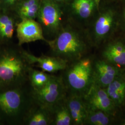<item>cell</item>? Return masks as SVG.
Masks as SVG:
<instances>
[{"label":"cell","mask_w":125,"mask_h":125,"mask_svg":"<svg viewBox=\"0 0 125 125\" xmlns=\"http://www.w3.org/2000/svg\"><path fill=\"white\" fill-rule=\"evenodd\" d=\"M46 43L51 56L68 63L94 52L86 29L67 20L56 37Z\"/></svg>","instance_id":"6da1fadb"},{"label":"cell","mask_w":125,"mask_h":125,"mask_svg":"<svg viewBox=\"0 0 125 125\" xmlns=\"http://www.w3.org/2000/svg\"><path fill=\"white\" fill-rule=\"evenodd\" d=\"M118 0H99L98 9L86 30L94 52L117 34Z\"/></svg>","instance_id":"7a4b0ae2"},{"label":"cell","mask_w":125,"mask_h":125,"mask_svg":"<svg viewBox=\"0 0 125 125\" xmlns=\"http://www.w3.org/2000/svg\"><path fill=\"white\" fill-rule=\"evenodd\" d=\"M33 90L29 81L17 87L0 91V113L13 124L23 125L34 103Z\"/></svg>","instance_id":"3957f363"},{"label":"cell","mask_w":125,"mask_h":125,"mask_svg":"<svg viewBox=\"0 0 125 125\" xmlns=\"http://www.w3.org/2000/svg\"><path fill=\"white\" fill-rule=\"evenodd\" d=\"M23 49L19 46L13 49L0 52V85L4 88L23 85L28 80L29 69L33 66L23 53Z\"/></svg>","instance_id":"277c9868"},{"label":"cell","mask_w":125,"mask_h":125,"mask_svg":"<svg viewBox=\"0 0 125 125\" xmlns=\"http://www.w3.org/2000/svg\"><path fill=\"white\" fill-rule=\"evenodd\" d=\"M94 52L69 63L60 72L67 93L84 97L93 84Z\"/></svg>","instance_id":"5b68a950"},{"label":"cell","mask_w":125,"mask_h":125,"mask_svg":"<svg viewBox=\"0 0 125 125\" xmlns=\"http://www.w3.org/2000/svg\"><path fill=\"white\" fill-rule=\"evenodd\" d=\"M66 20L64 7L52 0H41L36 21L40 24L46 40L54 39Z\"/></svg>","instance_id":"8992f818"},{"label":"cell","mask_w":125,"mask_h":125,"mask_svg":"<svg viewBox=\"0 0 125 125\" xmlns=\"http://www.w3.org/2000/svg\"><path fill=\"white\" fill-rule=\"evenodd\" d=\"M99 0H70L64 7L68 21L86 29L98 9Z\"/></svg>","instance_id":"52a82bcc"},{"label":"cell","mask_w":125,"mask_h":125,"mask_svg":"<svg viewBox=\"0 0 125 125\" xmlns=\"http://www.w3.org/2000/svg\"><path fill=\"white\" fill-rule=\"evenodd\" d=\"M32 90L34 102L52 110L57 103L66 97L67 94L61 76L53 74L49 81L43 87Z\"/></svg>","instance_id":"ba28073f"},{"label":"cell","mask_w":125,"mask_h":125,"mask_svg":"<svg viewBox=\"0 0 125 125\" xmlns=\"http://www.w3.org/2000/svg\"><path fill=\"white\" fill-rule=\"evenodd\" d=\"M94 52L99 58L121 69H125L124 38L116 34Z\"/></svg>","instance_id":"9c48e42d"},{"label":"cell","mask_w":125,"mask_h":125,"mask_svg":"<svg viewBox=\"0 0 125 125\" xmlns=\"http://www.w3.org/2000/svg\"><path fill=\"white\" fill-rule=\"evenodd\" d=\"M123 70L99 58L95 54L93 62V84L105 89Z\"/></svg>","instance_id":"30bf717a"},{"label":"cell","mask_w":125,"mask_h":125,"mask_svg":"<svg viewBox=\"0 0 125 125\" xmlns=\"http://www.w3.org/2000/svg\"><path fill=\"white\" fill-rule=\"evenodd\" d=\"M83 98L88 109L100 110L116 115V108L105 88L93 84Z\"/></svg>","instance_id":"8fae6325"},{"label":"cell","mask_w":125,"mask_h":125,"mask_svg":"<svg viewBox=\"0 0 125 125\" xmlns=\"http://www.w3.org/2000/svg\"><path fill=\"white\" fill-rule=\"evenodd\" d=\"M16 31L19 46L39 40L46 43L47 42L43 35L40 24L35 20H21L17 24Z\"/></svg>","instance_id":"7c38bea8"},{"label":"cell","mask_w":125,"mask_h":125,"mask_svg":"<svg viewBox=\"0 0 125 125\" xmlns=\"http://www.w3.org/2000/svg\"><path fill=\"white\" fill-rule=\"evenodd\" d=\"M23 53L31 65L33 66L35 64L42 71L50 74L62 71L68 64V62L62 59L51 55H42L37 57L24 49Z\"/></svg>","instance_id":"4fadbf2b"},{"label":"cell","mask_w":125,"mask_h":125,"mask_svg":"<svg viewBox=\"0 0 125 125\" xmlns=\"http://www.w3.org/2000/svg\"><path fill=\"white\" fill-rule=\"evenodd\" d=\"M65 102L72 117V125H85L88 110L83 97L67 93Z\"/></svg>","instance_id":"5bb4252c"},{"label":"cell","mask_w":125,"mask_h":125,"mask_svg":"<svg viewBox=\"0 0 125 125\" xmlns=\"http://www.w3.org/2000/svg\"><path fill=\"white\" fill-rule=\"evenodd\" d=\"M123 69L120 74L105 88L116 108L117 113L125 104V74Z\"/></svg>","instance_id":"9a60e30c"},{"label":"cell","mask_w":125,"mask_h":125,"mask_svg":"<svg viewBox=\"0 0 125 125\" xmlns=\"http://www.w3.org/2000/svg\"><path fill=\"white\" fill-rule=\"evenodd\" d=\"M53 120L52 110L34 102L23 125H52Z\"/></svg>","instance_id":"2e32d148"},{"label":"cell","mask_w":125,"mask_h":125,"mask_svg":"<svg viewBox=\"0 0 125 125\" xmlns=\"http://www.w3.org/2000/svg\"><path fill=\"white\" fill-rule=\"evenodd\" d=\"M41 0H20L13 13L20 20H36L40 9Z\"/></svg>","instance_id":"e0dca14e"},{"label":"cell","mask_w":125,"mask_h":125,"mask_svg":"<svg viewBox=\"0 0 125 125\" xmlns=\"http://www.w3.org/2000/svg\"><path fill=\"white\" fill-rule=\"evenodd\" d=\"M88 110L85 125H116L115 115L100 110Z\"/></svg>","instance_id":"ac0fdd59"},{"label":"cell","mask_w":125,"mask_h":125,"mask_svg":"<svg viewBox=\"0 0 125 125\" xmlns=\"http://www.w3.org/2000/svg\"><path fill=\"white\" fill-rule=\"evenodd\" d=\"M20 20L13 14L0 13V39L10 40L13 38L17 23Z\"/></svg>","instance_id":"d6986e66"},{"label":"cell","mask_w":125,"mask_h":125,"mask_svg":"<svg viewBox=\"0 0 125 125\" xmlns=\"http://www.w3.org/2000/svg\"><path fill=\"white\" fill-rule=\"evenodd\" d=\"M65 97L57 103L52 109L53 116L52 125H72V117L67 107Z\"/></svg>","instance_id":"ffe728a7"},{"label":"cell","mask_w":125,"mask_h":125,"mask_svg":"<svg viewBox=\"0 0 125 125\" xmlns=\"http://www.w3.org/2000/svg\"><path fill=\"white\" fill-rule=\"evenodd\" d=\"M52 74H50L39 71L33 68V66L29 69L28 80L32 89H40L46 85L49 81Z\"/></svg>","instance_id":"44dd1931"},{"label":"cell","mask_w":125,"mask_h":125,"mask_svg":"<svg viewBox=\"0 0 125 125\" xmlns=\"http://www.w3.org/2000/svg\"><path fill=\"white\" fill-rule=\"evenodd\" d=\"M119 21L118 35L125 38V0H118Z\"/></svg>","instance_id":"7402d4cb"},{"label":"cell","mask_w":125,"mask_h":125,"mask_svg":"<svg viewBox=\"0 0 125 125\" xmlns=\"http://www.w3.org/2000/svg\"><path fill=\"white\" fill-rule=\"evenodd\" d=\"M20 0H0V3H2L5 7L14 11L15 7Z\"/></svg>","instance_id":"603a6c76"},{"label":"cell","mask_w":125,"mask_h":125,"mask_svg":"<svg viewBox=\"0 0 125 125\" xmlns=\"http://www.w3.org/2000/svg\"><path fill=\"white\" fill-rule=\"evenodd\" d=\"M116 115V125H125V110L118 111Z\"/></svg>","instance_id":"cb8c5ba5"},{"label":"cell","mask_w":125,"mask_h":125,"mask_svg":"<svg viewBox=\"0 0 125 125\" xmlns=\"http://www.w3.org/2000/svg\"><path fill=\"white\" fill-rule=\"evenodd\" d=\"M54 2L57 3L58 4L64 7L70 0H52Z\"/></svg>","instance_id":"d4e9b609"},{"label":"cell","mask_w":125,"mask_h":125,"mask_svg":"<svg viewBox=\"0 0 125 125\" xmlns=\"http://www.w3.org/2000/svg\"><path fill=\"white\" fill-rule=\"evenodd\" d=\"M124 71H125V69L124 70ZM121 110H125V106H124V107H123L122 109H121Z\"/></svg>","instance_id":"484cf974"}]
</instances>
